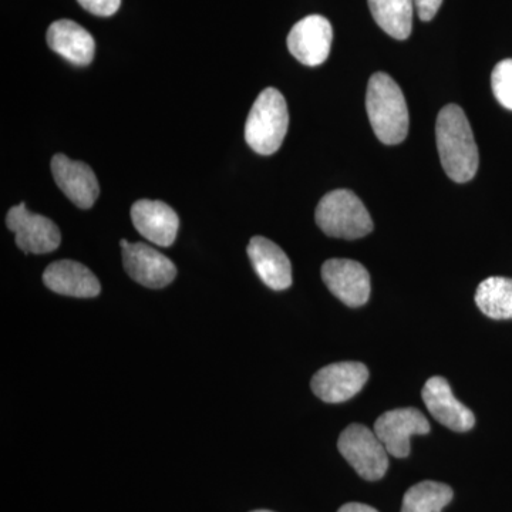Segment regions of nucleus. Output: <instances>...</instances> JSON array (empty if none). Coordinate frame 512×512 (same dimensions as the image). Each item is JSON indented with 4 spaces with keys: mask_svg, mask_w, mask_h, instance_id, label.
I'll return each mask as SVG.
<instances>
[{
    "mask_svg": "<svg viewBox=\"0 0 512 512\" xmlns=\"http://www.w3.org/2000/svg\"><path fill=\"white\" fill-rule=\"evenodd\" d=\"M437 148L441 164L448 178L464 184L476 177L478 148L473 130L464 110L457 104H448L440 111L436 124Z\"/></svg>",
    "mask_w": 512,
    "mask_h": 512,
    "instance_id": "f257e3e1",
    "label": "nucleus"
},
{
    "mask_svg": "<svg viewBox=\"0 0 512 512\" xmlns=\"http://www.w3.org/2000/svg\"><path fill=\"white\" fill-rule=\"evenodd\" d=\"M366 110L377 138L387 146L402 143L409 133V109L399 84L375 73L367 84Z\"/></svg>",
    "mask_w": 512,
    "mask_h": 512,
    "instance_id": "f03ea898",
    "label": "nucleus"
},
{
    "mask_svg": "<svg viewBox=\"0 0 512 512\" xmlns=\"http://www.w3.org/2000/svg\"><path fill=\"white\" fill-rule=\"evenodd\" d=\"M289 127L288 104L274 87H268L256 97L245 124L248 146L261 154L271 156L281 148Z\"/></svg>",
    "mask_w": 512,
    "mask_h": 512,
    "instance_id": "7ed1b4c3",
    "label": "nucleus"
},
{
    "mask_svg": "<svg viewBox=\"0 0 512 512\" xmlns=\"http://www.w3.org/2000/svg\"><path fill=\"white\" fill-rule=\"evenodd\" d=\"M319 228L332 238L357 239L373 231V221L355 192L335 190L320 200L315 214Z\"/></svg>",
    "mask_w": 512,
    "mask_h": 512,
    "instance_id": "20e7f679",
    "label": "nucleus"
},
{
    "mask_svg": "<svg viewBox=\"0 0 512 512\" xmlns=\"http://www.w3.org/2000/svg\"><path fill=\"white\" fill-rule=\"evenodd\" d=\"M338 448L356 473L367 481L380 480L389 468L390 454L386 447L375 431L362 424H350L348 429L343 430Z\"/></svg>",
    "mask_w": 512,
    "mask_h": 512,
    "instance_id": "39448f33",
    "label": "nucleus"
},
{
    "mask_svg": "<svg viewBox=\"0 0 512 512\" xmlns=\"http://www.w3.org/2000/svg\"><path fill=\"white\" fill-rule=\"evenodd\" d=\"M6 225L15 232L16 245L26 254H49L62 242L55 222L29 211L23 202L10 208Z\"/></svg>",
    "mask_w": 512,
    "mask_h": 512,
    "instance_id": "423d86ee",
    "label": "nucleus"
},
{
    "mask_svg": "<svg viewBox=\"0 0 512 512\" xmlns=\"http://www.w3.org/2000/svg\"><path fill=\"white\" fill-rule=\"evenodd\" d=\"M373 431L390 456L404 458L410 454V437L429 434L430 423L420 410L407 407L383 413Z\"/></svg>",
    "mask_w": 512,
    "mask_h": 512,
    "instance_id": "0eeeda50",
    "label": "nucleus"
},
{
    "mask_svg": "<svg viewBox=\"0 0 512 512\" xmlns=\"http://www.w3.org/2000/svg\"><path fill=\"white\" fill-rule=\"evenodd\" d=\"M333 29L328 19L311 15L299 20L288 36V49L305 66H320L328 60Z\"/></svg>",
    "mask_w": 512,
    "mask_h": 512,
    "instance_id": "6e6552de",
    "label": "nucleus"
},
{
    "mask_svg": "<svg viewBox=\"0 0 512 512\" xmlns=\"http://www.w3.org/2000/svg\"><path fill=\"white\" fill-rule=\"evenodd\" d=\"M369 380V369L359 362L333 363L320 369L312 379V392L326 403L352 399Z\"/></svg>",
    "mask_w": 512,
    "mask_h": 512,
    "instance_id": "1a4fd4ad",
    "label": "nucleus"
},
{
    "mask_svg": "<svg viewBox=\"0 0 512 512\" xmlns=\"http://www.w3.org/2000/svg\"><path fill=\"white\" fill-rule=\"evenodd\" d=\"M322 279L336 298L350 308L365 305L370 298V275L352 259H329L322 266Z\"/></svg>",
    "mask_w": 512,
    "mask_h": 512,
    "instance_id": "9d476101",
    "label": "nucleus"
},
{
    "mask_svg": "<svg viewBox=\"0 0 512 512\" xmlns=\"http://www.w3.org/2000/svg\"><path fill=\"white\" fill-rule=\"evenodd\" d=\"M123 249V264L128 276L146 288L160 289L170 285L177 268L170 258L143 242L128 244Z\"/></svg>",
    "mask_w": 512,
    "mask_h": 512,
    "instance_id": "9b49d317",
    "label": "nucleus"
},
{
    "mask_svg": "<svg viewBox=\"0 0 512 512\" xmlns=\"http://www.w3.org/2000/svg\"><path fill=\"white\" fill-rule=\"evenodd\" d=\"M52 173L63 194L82 210H89L100 194L99 181L92 167L64 154L52 158Z\"/></svg>",
    "mask_w": 512,
    "mask_h": 512,
    "instance_id": "f8f14e48",
    "label": "nucleus"
},
{
    "mask_svg": "<svg viewBox=\"0 0 512 512\" xmlns=\"http://www.w3.org/2000/svg\"><path fill=\"white\" fill-rule=\"evenodd\" d=\"M423 402L437 421L448 429L463 433L473 429L476 416L463 403L458 402L444 377L434 376L424 384Z\"/></svg>",
    "mask_w": 512,
    "mask_h": 512,
    "instance_id": "ddd939ff",
    "label": "nucleus"
},
{
    "mask_svg": "<svg viewBox=\"0 0 512 512\" xmlns=\"http://www.w3.org/2000/svg\"><path fill=\"white\" fill-rule=\"evenodd\" d=\"M131 220L137 231L158 247H171L180 227L177 212L161 201H137L131 207Z\"/></svg>",
    "mask_w": 512,
    "mask_h": 512,
    "instance_id": "4468645a",
    "label": "nucleus"
},
{
    "mask_svg": "<svg viewBox=\"0 0 512 512\" xmlns=\"http://www.w3.org/2000/svg\"><path fill=\"white\" fill-rule=\"evenodd\" d=\"M248 256L256 274L268 288L285 291L292 285V265L275 242L254 237L248 245Z\"/></svg>",
    "mask_w": 512,
    "mask_h": 512,
    "instance_id": "2eb2a0df",
    "label": "nucleus"
},
{
    "mask_svg": "<svg viewBox=\"0 0 512 512\" xmlns=\"http://www.w3.org/2000/svg\"><path fill=\"white\" fill-rule=\"evenodd\" d=\"M43 282L50 291L73 298H94L101 291L96 275L87 266L70 259L47 266Z\"/></svg>",
    "mask_w": 512,
    "mask_h": 512,
    "instance_id": "dca6fc26",
    "label": "nucleus"
},
{
    "mask_svg": "<svg viewBox=\"0 0 512 512\" xmlns=\"http://www.w3.org/2000/svg\"><path fill=\"white\" fill-rule=\"evenodd\" d=\"M47 45L76 66H89L96 53L93 36L73 20H57L47 30Z\"/></svg>",
    "mask_w": 512,
    "mask_h": 512,
    "instance_id": "f3484780",
    "label": "nucleus"
},
{
    "mask_svg": "<svg viewBox=\"0 0 512 512\" xmlns=\"http://www.w3.org/2000/svg\"><path fill=\"white\" fill-rule=\"evenodd\" d=\"M377 25L397 40L409 39L413 29L414 0H369Z\"/></svg>",
    "mask_w": 512,
    "mask_h": 512,
    "instance_id": "a211bd4d",
    "label": "nucleus"
},
{
    "mask_svg": "<svg viewBox=\"0 0 512 512\" xmlns=\"http://www.w3.org/2000/svg\"><path fill=\"white\" fill-rule=\"evenodd\" d=\"M478 309L491 319H512V279L491 276L478 286Z\"/></svg>",
    "mask_w": 512,
    "mask_h": 512,
    "instance_id": "6ab92c4d",
    "label": "nucleus"
},
{
    "mask_svg": "<svg viewBox=\"0 0 512 512\" xmlns=\"http://www.w3.org/2000/svg\"><path fill=\"white\" fill-rule=\"evenodd\" d=\"M453 495L450 485L423 481L404 494L402 512H441Z\"/></svg>",
    "mask_w": 512,
    "mask_h": 512,
    "instance_id": "aec40b11",
    "label": "nucleus"
},
{
    "mask_svg": "<svg viewBox=\"0 0 512 512\" xmlns=\"http://www.w3.org/2000/svg\"><path fill=\"white\" fill-rule=\"evenodd\" d=\"M491 87L498 103L512 110V59H505L494 67Z\"/></svg>",
    "mask_w": 512,
    "mask_h": 512,
    "instance_id": "412c9836",
    "label": "nucleus"
},
{
    "mask_svg": "<svg viewBox=\"0 0 512 512\" xmlns=\"http://www.w3.org/2000/svg\"><path fill=\"white\" fill-rule=\"evenodd\" d=\"M83 9L93 15L107 18V16L114 15L119 10L121 0H77Z\"/></svg>",
    "mask_w": 512,
    "mask_h": 512,
    "instance_id": "4be33fe9",
    "label": "nucleus"
},
{
    "mask_svg": "<svg viewBox=\"0 0 512 512\" xmlns=\"http://www.w3.org/2000/svg\"><path fill=\"white\" fill-rule=\"evenodd\" d=\"M441 3H443V0H414V6H416L419 18L423 22L433 20L434 16L439 12Z\"/></svg>",
    "mask_w": 512,
    "mask_h": 512,
    "instance_id": "5701e85b",
    "label": "nucleus"
},
{
    "mask_svg": "<svg viewBox=\"0 0 512 512\" xmlns=\"http://www.w3.org/2000/svg\"><path fill=\"white\" fill-rule=\"evenodd\" d=\"M338 512H379L375 510V508L370 507V505L360 504V503H349L343 505L342 508Z\"/></svg>",
    "mask_w": 512,
    "mask_h": 512,
    "instance_id": "b1692460",
    "label": "nucleus"
},
{
    "mask_svg": "<svg viewBox=\"0 0 512 512\" xmlns=\"http://www.w3.org/2000/svg\"><path fill=\"white\" fill-rule=\"evenodd\" d=\"M252 512H274V511H268V510H256V511H252Z\"/></svg>",
    "mask_w": 512,
    "mask_h": 512,
    "instance_id": "393cba45",
    "label": "nucleus"
}]
</instances>
